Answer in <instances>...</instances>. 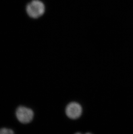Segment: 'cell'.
<instances>
[{
    "instance_id": "obj_2",
    "label": "cell",
    "mask_w": 133,
    "mask_h": 134,
    "mask_svg": "<svg viewBox=\"0 0 133 134\" xmlns=\"http://www.w3.org/2000/svg\"><path fill=\"white\" fill-rule=\"evenodd\" d=\"M16 118L23 124H28L33 120L34 113L31 109L24 106H20L16 111Z\"/></svg>"
},
{
    "instance_id": "obj_1",
    "label": "cell",
    "mask_w": 133,
    "mask_h": 134,
    "mask_svg": "<svg viewBox=\"0 0 133 134\" xmlns=\"http://www.w3.org/2000/svg\"><path fill=\"white\" fill-rule=\"evenodd\" d=\"M26 10L29 16L36 19L44 14L45 7L44 4L39 0H33L28 4Z\"/></svg>"
},
{
    "instance_id": "obj_3",
    "label": "cell",
    "mask_w": 133,
    "mask_h": 134,
    "mask_svg": "<svg viewBox=\"0 0 133 134\" xmlns=\"http://www.w3.org/2000/svg\"><path fill=\"white\" fill-rule=\"evenodd\" d=\"M65 112L68 118L72 119H76L81 115L82 108L78 103L73 102L66 106Z\"/></svg>"
},
{
    "instance_id": "obj_4",
    "label": "cell",
    "mask_w": 133,
    "mask_h": 134,
    "mask_svg": "<svg viewBox=\"0 0 133 134\" xmlns=\"http://www.w3.org/2000/svg\"><path fill=\"white\" fill-rule=\"evenodd\" d=\"M14 132L11 129L6 128H2L0 129V134H14Z\"/></svg>"
}]
</instances>
